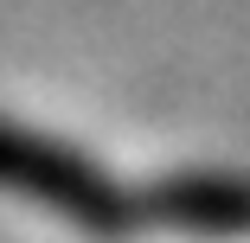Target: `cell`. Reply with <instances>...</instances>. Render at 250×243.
Segmentation results:
<instances>
[{"mask_svg": "<svg viewBox=\"0 0 250 243\" xmlns=\"http://www.w3.org/2000/svg\"><path fill=\"white\" fill-rule=\"evenodd\" d=\"M0 192H13V199L52 211V218H64L71 230L103 237V243L128 237V230L147 218L141 192H128L109 167H96L77 141L39 134V128L7 122V115H0Z\"/></svg>", "mask_w": 250, "mask_h": 243, "instance_id": "cell-1", "label": "cell"}, {"mask_svg": "<svg viewBox=\"0 0 250 243\" xmlns=\"http://www.w3.org/2000/svg\"><path fill=\"white\" fill-rule=\"evenodd\" d=\"M154 224L186 237H250V173L231 167H180L141 192Z\"/></svg>", "mask_w": 250, "mask_h": 243, "instance_id": "cell-2", "label": "cell"}]
</instances>
